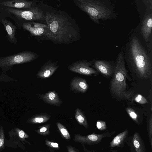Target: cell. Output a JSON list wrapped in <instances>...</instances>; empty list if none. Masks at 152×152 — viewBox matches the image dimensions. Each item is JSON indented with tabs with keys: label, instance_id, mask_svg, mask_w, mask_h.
<instances>
[{
	"label": "cell",
	"instance_id": "obj_1",
	"mask_svg": "<svg viewBox=\"0 0 152 152\" xmlns=\"http://www.w3.org/2000/svg\"><path fill=\"white\" fill-rule=\"evenodd\" d=\"M45 20L48 30L46 40L58 44H72L80 40V27L75 20L65 11H46Z\"/></svg>",
	"mask_w": 152,
	"mask_h": 152
},
{
	"label": "cell",
	"instance_id": "obj_2",
	"mask_svg": "<svg viewBox=\"0 0 152 152\" xmlns=\"http://www.w3.org/2000/svg\"><path fill=\"white\" fill-rule=\"evenodd\" d=\"M126 52L129 59L140 77L148 78L151 73V60L147 51L138 38L133 37L128 43Z\"/></svg>",
	"mask_w": 152,
	"mask_h": 152
},
{
	"label": "cell",
	"instance_id": "obj_3",
	"mask_svg": "<svg viewBox=\"0 0 152 152\" xmlns=\"http://www.w3.org/2000/svg\"><path fill=\"white\" fill-rule=\"evenodd\" d=\"M75 5L86 13L95 23L99 24V20L111 18L114 11L112 7L104 1L100 0H73Z\"/></svg>",
	"mask_w": 152,
	"mask_h": 152
},
{
	"label": "cell",
	"instance_id": "obj_4",
	"mask_svg": "<svg viewBox=\"0 0 152 152\" xmlns=\"http://www.w3.org/2000/svg\"><path fill=\"white\" fill-rule=\"evenodd\" d=\"M114 70V74L110 85L111 90L115 95L122 98V94L126 87L127 75L124 53L122 50L118 55Z\"/></svg>",
	"mask_w": 152,
	"mask_h": 152
},
{
	"label": "cell",
	"instance_id": "obj_5",
	"mask_svg": "<svg viewBox=\"0 0 152 152\" xmlns=\"http://www.w3.org/2000/svg\"><path fill=\"white\" fill-rule=\"evenodd\" d=\"M8 13L19 20L29 21L45 20V13L37 7L32 6L26 10L8 7L5 9Z\"/></svg>",
	"mask_w": 152,
	"mask_h": 152
},
{
	"label": "cell",
	"instance_id": "obj_6",
	"mask_svg": "<svg viewBox=\"0 0 152 152\" xmlns=\"http://www.w3.org/2000/svg\"><path fill=\"white\" fill-rule=\"evenodd\" d=\"M39 56L30 51H24L17 54L0 58V65L10 66L13 64L30 62L37 58Z\"/></svg>",
	"mask_w": 152,
	"mask_h": 152
},
{
	"label": "cell",
	"instance_id": "obj_7",
	"mask_svg": "<svg viewBox=\"0 0 152 152\" xmlns=\"http://www.w3.org/2000/svg\"><path fill=\"white\" fill-rule=\"evenodd\" d=\"M115 133V131L107 132L101 134L93 133L86 136L75 134L73 140L75 142L83 144L93 145L100 142L104 138L111 137Z\"/></svg>",
	"mask_w": 152,
	"mask_h": 152
},
{
	"label": "cell",
	"instance_id": "obj_8",
	"mask_svg": "<svg viewBox=\"0 0 152 152\" xmlns=\"http://www.w3.org/2000/svg\"><path fill=\"white\" fill-rule=\"evenodd\" d=\"M93 62V61L86 60L76 61L72 62L67 68L72 72L83 75H91L98 73L97 71L90 67Z\"/></svg>",
	"mask_w": 152,
	"mask_h": 152
},
{
	"label": "cell",
	"instance_id": "obj_9",
	"mask_svg": "<svg viewBox=\"0 0 152 152\" xmlns=\"http://www.w3.org/2000/svg\"><path fill=\"white\" fill-rule=\"evenodd\" d=\"M23 26L33 36H42L45 38L48 33V27L46 24L27 22L23 23Z\"/></svg>",
	"mask_w": 152,
	"mask_h": 152
},
{
	"label": "cell",
	"instance_id": "obj_10",
	"mask_svg": "<svg viewBox=\"0 0 152 152\" xmlns=\"http://www.w3.org/2000/svg\"><path fill=\"white\" fill-rule=\"evenodd\" d=\"M57 61L49 60L41 67L36 75L38 78L46 79L50 77L59 67Z\"/></svg>",
	"mask_w": 152,
	"mask_h": 152
},
{
	"label": "cell",
	"instance_id": "obj_11",
	"mask_svg": "<svg viewBox=\"0 0 152 152\" xmlns=\"http://www.w3.org/2000/svg\"><path fill=\"white\" fill-rule=\"evenodd\" d=\"M69 85L70 90L75 93H84L87 91L89 87L86 79L78 76L72 78Z\"/></svg>",
	"mask_w": 152,
	"mask_h": 152
},
{
	"label": "cell",
	"instance_id": "obj_12",
	"mask_svg": "<svg viewBox=\"0 0 152 152\" xmlns=\"http://www.w3.org/2000/svg\"><path fill=\"white\" fill-rule=\"evenodd\" d=\"M38 98L50 105L60 106L63 101L55 91H49L43 94H38Z\"/></svg>",
	"mask_w": 152,
	"mask_h": 152
},
{
	"label": "cell",
	"instance_id": "obj_13",
	"mask_svg": "<svg viewBox=\"0 0 152 152\" xmlns=\"http://www.w3.org/2000/svg\"><path fill=\"white\" fill-rule=\"evenodd\" d=\"M33 1L24 0H12L6 1L0 3L1 5L15 9H28L33 6Z\"/></svg>",
	"mask_w": 152,
	"mask_h": 152
},
{
	"label": "cell",
	"instance_id": "obj_14",
	"mask_svg": "<svg viewBox=\"0 0 152 152\" xmlns=\"http://www.w3.org/2000/svg\"><path fill=\"white\" fill-rule=\"evenodd\" d=\"M152 27V14L147 15L144 18L141 28V34L146 42L148 41L151 35Z\"/></svg>",
	"mask_w": 152,
	"mask_h": 152
},
{
	"label": "cell",
	"instance_id": "obj_15",
	"mask_svg": "<svg viewBox=\"0 0 152 152\" xmlns=\"http://www.w3.org/2000/svg\"><path fill=\"white\" fill-rule=\"evenodd\" d=\"M129 130L125 129L124 131L115 136L110 142V147L121 148L128 139Z\"/></svg>",
	"mask_w": 152,
	"mask_h": 152
},
{
	"label": "cell",
	"instance_id": "obj_16",
	"mask_svg": "<svg viewBox=\"0 0 152 152\" xmlns=\"http://www.w3.org/2000/svg\"><path fill=\"white\" fill-rule=\"evenodd\" d=\"M94 64L96 69L104 75L110 76L112 73V66L107 61L96 60L94 62Z\"/></svg>",
	"mask_w": 152,
	"mask_h": 152
},
{
	"label": "cell",
	"instance_id": "obj_17",
	"mask_svg": "<svg viewBox=\"0 0 152 152\" xmlns=\"http://www.w3.org/2000/svg\"><path fill=\"white\" fill-rule=\"evenodd\" d=\"M1 22L7 31L10 42L12 43L16 44L17 41L15 37L16 27L5 19H3Z\"/></svg>",
	"mask_w": 152,
	"mask_h": 152
},
{
	"label": "cell",
	"instance_id": "obj_18",
	"mask_svg": "<svg viewBox=\"0 0 152 152\" xmlns=\"http://www.w3.org/2000/svg\"><path fill=\"white\" fill-rule=\"evenodd\" d=\"M132 142L133 148L135 152H146L144 143L138 132H135L134 133Z\"/></svg>",
	"mask_w": 152,
	"mask_h": 152
},
{
	"label": "cell",
	"instance_id": "obj_19",
	"mask_svg": "<svg viewBox=\"0 0 152 152\" xmlns=\"http://www.w3.org/2000/svg\"><path fill=\"white\" fill-rule=\"evenodd\" d=\"M51 116L46 113H42L34 115L30 120V122L32 124L43 123L48 121Z\"/></svg>",
	"mask_w": 152,
	"mask_h": 152
},
{
	"label": "cell",
	"instance_id": "obj_20",
	"mask_svg": "<svg viewBox=\"0 0 152 152\" xmlns=\"http://www.w3.org/2000/svg\"><path fill=\"white\" fill-rule=\"evenodd\" d=\"M75 118L78 123L86 128L88 127V122L84 114L82 111L79 108H77L75 112Z\"/></svg>",
	"mask_w": 152,
	"mask_h": 152
},
{
	"label": "cell",
	"instance_id": "obj_21",
	"mask_svg": "<svg viewBox=\"0 0 152 152\" xmlns=\"http://www.w3.org/2000/svg\"><path fill=\"white\" fill-rule=\"evenodd\" d=\"M57 126L63 137L66 140L71 138L70 135L66 128L61 123L57 122L56 123Z\"/></svg>",
	"mask_w": 152,
	"mask_h": 152
},
{
	"label": "cell",
	"instance_id": "obj_22",
	"mask_svg": "<svg viewBox=\"0 0 152 152\" xmlns=\"http://www.w3.org/2000/svg\"><path fill=\"white\" fill-rule=\"evenodd\" d=\"M50 126V124H46L40 126L38 129L35 130V132L38 134L46 136L50 134L49 129Z\"/></svg>",
	"mask_w": 152,
	"mask_h": 152
},
{
	"label": "cell",
	"instance_id": "obj_23",
	"mask_svg": "<svg viewBox=\"0 0 152 152\" xmlns=\"http://www.w3.org/2000/svg\"><path fill=\"white\" fill-rule=\"evenodd\" d=\"M126 111L130 117L137 124L139 125V121L138 115L135 111L131 108L128 107L126 109Z\"/></svg>",
	"mask_w": 152,
	"mask_h": 152
},
{
	"label": "cell",
	"instance_id": "obj_24",
	"mask_svg": "<svg viewBox=\"0 0 152 152\" xmlns=\"http://www.w3.org/2000/svg\"><path fill=\"white\" fill-rule=\"evenodd\" d=\"M16 131L17 132H16L21 140L23 141H25L26 138H27L29 137L28 135L23 131L18 129Z\"/></svg>",
	"mask_w": 152,
	"mask_h": 152
},
{
	"label": "cell",
	"instance_id": "obj_25",
	"mask_svg": "<svg viewBox=\"0 0 152 152\" xmlns=\"http://www.w3.org/2000/svg\"><path fill=\"white\" fill-rule=\"evenodd\" d=\"M96 126L100 131L105 130L107 128L105 122L102 121H99L97 122Z\"/></svg>",
	"mask_w": 152,
	"mask_h": 152
},
{
	"label": "cell",
	"instance_id": "obj_26",
	"mask_svg": "<svg viewBox=\"0 0 152 152\" xmlns=\"http://www.w3.org/2000/svg\"><path fill=\"white\" fill-rule=\"evenodd\" d=\"M136 102L141 104H145L147 103L146 99L141 95H138L135 98Z\"/></svg>",
	"mask_w": 152,
	"mask_h": 152
},
{
	"label": "cell",
	"instance_id": "obj_27",
	"mask_svg": "<svg viewBox=\"0 0 152 152\" xmlns=\"http://www.w3.org/2000/svg\"><path fill=\"white\" fill-rule=\"evenodd\" d=\"M45 143L46 145L49 147L57 149L59 148V145L56 142H53L48 140H45Z\"/></svg>",
	"mask_w": 152,
	"mask_h": 152
},
{
	"label": "cell",
	"instance_id": "obj_28",
	"mask_svg": "<svg viewBox=\"0 0 152 152\" xmlns=\"http://www.w3.org/2000/svg\"><path fill=\"white\" fill-rule=\"evenodd\" d=\"M132 94L131 92L125 91L122 94V97H123L126 99H129L131 97Z\"/></svg>",
	"mask_w": 152,
	"mask_h": 152
},
{
	"label": "cell",
	"instance_id": "obj_29",
	"mask_svg": "<svg viewBox=\"0 0 152 152\" xmlns=\"http://www.w3.org/2000/svg\"><path fill=\"white\" fill-rule=\"evenodd\" d=\"M68 152H77L70 145H69L67 147Z\"/></svg>",
	"mask_w": 152,
	"mask_h": 152
},
{
	"label": "cell",
	"instance_id": "obj_30",
	"mask_svg": "<svg viewBox=\"0 0 152 152\" xmlns=\"http://www.w3.org/2000/svg\"><path fill=\"white\" fill-rule=\"evenodd\" d=\"M85 149L86 150V152H99L93 150H89L87 149L86 148H85ZM110 152H118L116 150H113L110 151Z\"/></svg>",
	"mask_w": 152,
	"mask_h": 152
},
{
	"label": "cell",
	"instance_id": "obj_31",
	"mask_svg": "<svg viewBox=\"0 0 152 152\" xmlns=\"http://www.w3.org/2000/svg\"><path fill=\"white\" fill-rule=\"evenodd\" d=\"M40 152V151H39V152Z\"/></svg>",
	"mask_w": 152,
	"mask_h": 152
}]
</instances>
